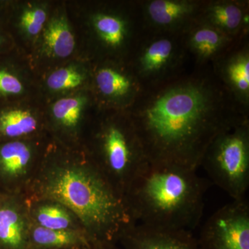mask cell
Returning a JSON list of instances; mask_svg holds the SVG:
<instances>
[{
  "instance_id": "4fadbf2b",
  "label": "cell",
  "mask_w": 249,
  "mask_h": 249,
  "mask_svg": "<svg viewBox=\"0 0 249 249\" xmlns=\"http://www.w3.org/2000/svg\"><path fill=\"white\" fill-rule=\"evenodd\" d=\"M232 40L215 28L201 22L190 29L188 45L201 61L215 58Z\"/></svg>"
},
{
  "instance_id": "7402d4cb",
  "label": "cell",
  "mask_w": 249,
  "mask_h": 249,
  "mask_svg": "<svg viewBox=\"0 0 249 249\" xmlns=\"http://www.w3.org/2000/svg\"><path fill=\"white\" fill-rule=\"evenodd\" d=\"M85 80L84 73L73 67L59 69L47 79L49 89L55 91H66L78 88Z\"/></svg>"
},
{
  "instance_id": "484cf974",
  "label": "cell",
  "mask_w": 249,
  "mask_h": 249,
  "mask_svg": "<svg viewBox=\"0 0 249 249\" xmlns=\"http://www.w3.org/2000/svg\"><path fill=\"white\" fill-rule=\"evenodd\" d=\"M0 42H1V40H0Z\"/></svg>"
},
{
  "instance_id": "e0dca14e",
  "label": "cell",
  "mask_w": 249,
  "mask_h": 249,
  "mask_svg": "<svg viewBox=\"0 0 249 249\" xmlns=\"http://www.w3.org/2000/svg\"><path fill=\"white\" fill-rule=\"evenodd\" d=\"M0 242L10 249H24L27 245L24 216L12 206L0 208Z\"/></svg>"
},
{
  "instance_id": "30bf717a",
  "label": "cell",
  "mask_w": 249,
  "mask_h": 249,
  "mask_svg": "<svg viewBox=\"0 0 249 249\" xmlns=\"http://www.w3.org/2000/svg\"><path fill=\"white\" fill-rule=\"evenodd\" d=\"M177 53L176 43L170 37H159L148 42L139 55L137 76L140 80L158 78L175 62Z\"/></svg>"
},
{
  "instance_id": "5bb4252c",
  "label": "cell",
  "mask_w": 249,
  "mask_h": 249,
  "mask_svg": "<svg viewBox=\"0 0 249 249\" xmlns=\"http://www.w3.org/2000/svg\"><path fill=\"white\" fill-rule=\"evenodd\" d=\"M43 47L47 55L55 58H67L73 53L74 36L65 16L58 15L49 21L44 32Z\"/></svg>"
},
{
  "instance_id": "52a82bcc",
  "label": "cell",
  "mask_w": 249,
  "mask_h": 249,
  "mask_svg": "<svg viewBox=\"0 0 249 249\" xmlns=\"http://www.w3.org/2000/svg\"><path fill=\"white\" fill-rule=\"evenodd\" d=\"M119 240L125 249H200L191 231L134 224Z\"/></svg>"
},
{
  "instance_id": "7a4b0ae2",
  "label": "cell",
  "mask_w": 249,
  "mask_h": 249,
  "mask_svg": "<svg viewBox=\"0 0 249 249\" xmlns=\"http://www.w3.org/2000/svg\"><path fill=\"white\" fill-rule=\"evenodd\" d=\"M206 190L196 170L149 163L124 199L135 224L191 231L203 215Z\"/></svg>"
},
{
  "instance_id": "603a6c76",
  "label": "cell",
  "mask_w": 249,
  "mask_h": 249,
  "mask_svg": "<svg viewBox=\"0 0 249 249\" xmlns=\"http://www.w3.org/2000/svg\"><path fill=\"white\" fill-rule=\"evenodd\" d=\"M47 13L40 7H34L24 11L21 17V25L28 35L37 36L43 29Z\"/></svg>"
},
{
  "instance_id": "8992f818",
  "label": "cell",
  "mask_w": 249,
  "mask_h": 249,
  "mask_svg": "<svg viewBox=\"0 0 249 249\" xmlns=\"http://www.w3.org/2000/svg\"><path fill=\"white\" fill-rule=\"evenodd\" d=\"M200 249H249V204L234 201L205 223L197 240Z\"/></svg>"
},
{
  "instance_id": "9c48e42d",
  "label": "cell",
  "mask_w": 249,
  "mask_h": 249,
  "mask_svg": "<svg viewBox=\"0 0 249 249\" xmlns=\"http://www.w3.org/2000/svg\"><path fill=\"white\" fill-rule=\"evenodd\" d=\"M199 11L197 3L185 0H153L145 6V16L150 24L164 30L178 29L196 19Z\"/></svg>"
},
{
  "instance_id": "ac0fdd59",
  "label": "cell",
  "mask_w": 249,
  "mask_h": 249,
  "mask_svg": "<svg viewBox=\"0 0 249 249\" xmlns=\"http://www.w3.org/2000/svg\"><path fill=\"white\" fill-rule=\"evenodd\" d=\"M37 127V119L29 110L11 109L0 114V133L6 137H24L35 132Z\"/></svg>"
},
{
  "instance_id": "2e32d148",
  "label": "cell",
  "mask_w": 249,
  "mask_h": 249,
  "mask_svg": "<svg viewBox=\"0 0 249 249\" xmlns=\"http://www.w3.org/2000/svg\"><path fill=\"white\" fill-rule=\"evenodd\" d=\"M32 161V150L25 142H14L0 148V171L7 178H21L27 173Z\"/></svg>"
},
{
  "instance_id": "3957f363",
  "label": "cell",
  "mask_w": 249,
  "mask_h": 249,
  "mask_svg": "<svg viewBox=\"0 0 249 249\" xmlns=\"http://www.w3.org/2000/svg\"><path fill=\"white\" fill-rule=\"evenodd\" d=\"M41 190L79 218L92 242H112L135 224L93 163L54 165L44 173Z\"/></svg>"
},
{
  "instance_id": "8fae6325",
  "label": "cell",
  "mask_w": 249,
  "mask_h": 249,
  "mask_svg": "<svg viewBox=\"0 0 249 249\" xmlns=\"http://www.w3.org/2000/svg\"><path fill=\"white\" fill-rule=\"evenodd\" d=\"M201 22L209 24L233 38L249 25V14L245 6L236 1L211 3L203 9Z\"/></svg>"
},
{
  "instance_id": "5b68a950",
  "label": "cell",
  "mask_w": 249,
  "mask_h": 249,
  "mask_svg": "<svg viewBox=\"0 0 249 249\" xmlns=\"http://www.w3.org/2000/svg\"><path fill=\"white\" fill-rule=\"evenodd\" d=\"M234 201L247 199L249 188V124L241 121L222 132L208 147L201 165Z\"/></svg>"
},
{
  "instance_id": "d4e9b609",
  "label": "cell",
  "mask_w": 249,
  "mask_h": 249,
  "mask_svg": "<svg viewBox=\"0 0 249 249\" xmlns=\"http://www.w3.org/2000/svg\"><path fill=\"white\" fill-rule=\"evenodd\" d=\"M94 249H118L112 245V242H93Z\"/></svg>"
},
{
  "instance_id": "6da1fadb",
  "label": "cell",
  "mask_w": 249,
  "mask_h": 249,
  "mask_svg": "<svg viewBox=\"0 0 249 249\" xmlns=\"http://www.w3.org/2000/svg\"><path fill=\"white\" fill-rule=\"evenodd\" d=\"M231 97L204 78L142 90L128 115L149 163L197 170L214 139L247 119L232 109Z\"/></svg>"
},
{
  "instance_id": "7c38bea8",
  "label": "cell",
  "mask_w": 249,
  "mask_h": 249,
  "mask_svg": "<svg viewBox=\"0 0 249 249\" xmlns=\"http://www.w3.org/2000/svg\"><path fill=\"white\" fill-rule=\"evenodd\" d=\"M220 76L233 99L247 106L249 101V53L244 49L234 52L222 62Z\"/></svg>"
},
{
  "instance_id": "cb8c5ba5",
  "label": "cell",
  "mask_w": 249,
  "mask_h": 249,
  "mask_svg": "<svg viewBox=\"0 0 249 249\" xmlns=\"http://www.w3.org/2000/svg\"><path fill=\"white\" fill-rule=\"evenodd\" d=\"M23 91V85L17 77L9 72L0 70V94L18 95Z\"/></svg>"
},
{
  "instance_id": "9a60e30c",
  "label": "cell",
  "mask_w": 249,
  "mask_h": 249,
  "mask_svg": "<svg viewBox=\"0 0 249 249\" xmlns=\"http://www.w3.org/2000/svg\"><path fill=\"white\" fill-rule=\"evenodd\" d=\"M98 37L108 48L124 47L128 37V24L124 18L116 15L98 13L92 19Z\"/></svg>"
},
{
  "instance_id": "ffe728a7",
  "label": "cell",
  "mask_w": 249,
  "mask_h": 249,
  "mask_svg": "<svg viewBox=\"0 0 249 249\" xmlns=\"http://www.w3.org/2000/svg\"><path fill=\"white\" fill-rule=\"evenodd\" d=\"M71 213L58 203L51 201L38 206L35 219L39 227L52 230H71Z\"/></svg>"
},
{
  "instance_id": "277c9868",
  "label": "cell",
  "mask_w": 249,
  "mask_h": 249,
  "mask_svg": "<svg viewBox=\"0 0 249 249\" xmlns=\"http://www.w3.org/2000/svg\"><path fill=\"white\" fill-rule=\"evenodd\" d=\"M93 163L124 199L134 179L149 164L129 115L101 124L96 134V158Z\"/></svg>"
},
{
  "instance_id": "d6986e66",
  "label": "cell",
  "mask_w": 249,
  "mask_h": 249,
  "mask_svg": "<svg viewBox=\"0 0 249 249\" xmlns=\"http://www.w3.org/2000/svg\"><path fill=\"white\" fill-rule=\"evenodd\" d=\"M31 238L41 248L59 249L87 243L84 235L74 230H52L41 227L33 229Z\"/></svg>"
},
{
  "instance_id": "44dd1931",
  "label": "cell",
  "mask_w": 249,
  "mask_h": 249,
  "mask_svg": "<svg viewBox=\"0 0 249 249\" xmlns=\"http://www.w3.org/2000/svg\"><path fill=\"white\" fill-rule=\"evenodd\" d=\"M86 103V98L83 96L61 98L52 108L54 119L65 128H75L81 119Z\"/></svg>"
},
{
  "instance_id": "ba28073f",
  "label": "cell",
  "mask_w": 249,
  "mask_h": 249,
  "mask_svg": "<svg viewBox=\"0 0 249 249\" xmlns=\"http://www.w3.org/2000/svg\"><path fill=\"white\" fill-rule=\"evenodd\" d=\"M98 92L113 102L133 105L142 92L137 76L112 67L100 68L95 76Z\"/></svg>"
}]
</instances>
